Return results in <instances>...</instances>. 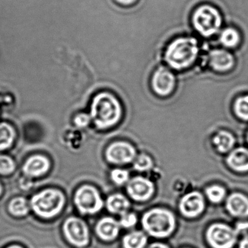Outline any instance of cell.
I'll return each instance as SVG.
<instances>
[{
  "instance_id": "cell-1",
  "label": "cell",
  "mask_w": 248,
  "mask_h": 248,
  "mask_svg": "<svg viewBox=\"0 0 248 248\" xmlns=\"http://www.w3.org/2000/svg\"><path fill=\"white\" fill-rule=\"evenodd\" d=\"M199 53L198 44L192 37H181L170 44L165 52V61L168 65L182 70L193 64Z\"/></svg>"
},
{
  "instance_id": "cell-2",
  "label": "cell",
  "mask_w": 248,
  "mask_h": 248,
  "mask_svg": "<svg viewBox=\"0 0 248 248\" xmlns=\"http://www.w3.org/2000/svg\"><path fill=\"white\" fill-rule=\"evenodd\" d=\"M121 114V106L114 95L102 93L94 98L91 117L97 127L101 129L111 127L118 122Z\"/></svg>"
},
{
  "instance_id": "cell-3",
  "label": "cell",
  "mask_w": 248,
  "mask_h": 248,
  "mask_svg": "<svg viewBox=\"0 0 248 248\" xmlns=\"http://www.w3.org/2000/svg\"><path fill=\"white\" fill-rule=\"evenodd\" d=\"M145 230L155 237H166L175 229V217L172 213L162 209L147 212L142 219Z\"/></svg>"
},
{
  "instance_id": "cell-4",
  "label": "cell",
  "mask_w": 248,
  "mask_h": 248,
  "mask_svg": "<svg viewBox=\"0 0 248 248\" xmlns=\"http://www.w3.org/2000/svg\"><path fill=\"white\" fill-rule=\"evenodd\" d=\"M63 203L64 197L60 191L47 189L34 196L31 199V205L39 216L51 217L61 211Z\"/></svg>"
},
{
  "instance_id": "cell-5",
  "label": "cell",
  "mask_w": 248,
  "mask_h": 248,
  "mask_svg": "<svg viewBox=\"0 0 248 248\" xmlns=\"http://www.w3.org/2000/svg\"><path fill=\"white\" fill-rule=\"evenodd\" d=\"M193 24L202 35L210 37L216 34L222 24L221 16L217 9L210 5H202L196 10Z\"/></svg>"
},
{
  "instance_id": "cell-6",
  "label": "cell",
  "mask_w": 248,
  "mask_h": 248,
  "mask_svg": "<svg viewBox=\"0 0 248 248\" xmlns=\"http://www.w3.org/2000/svg\"><path fill=\"white\" fill-rule=\"evenodd\" d=\"M75 203L82 213L94 214L103 207V201L98 191L93 187L84 186L77 191Z\"/></svg>"
},
{
  "instance_id": "cell-7",
  "label": "cell",
  "mask_w": 248,
  "mask_h": 248,
  "mask_svg": "<svg viewBox=\"0 0 248 248\" xmlns=\"http://www.w3.org/2000/svg\"><path fill=\"white\" fill-rule=\"evenodd\" d=\"M207 239L213 248H232L236 240V232L224 224L212 225L207 232Z\"/></svg>"
},
{
  "instance_id": "cell-8",
  "label": "cell",
  "mask_w": 248,
  "mask_h": 248,
  "mask_svg": "<svg viewBox=\"0 0 248 248\" xmlns=\"http://www.w3.org/2000/svg\"><path fill=\"white\" fill-rule=\"evenodd\" d=\"M64 234L72 245L78 248L86 246L89 242V233L85 223L80 219L70 217L65 222Z\"/></svg>"
},
{
  "instance_id": "cell-9",
  "label": "cell",
  "mask_w": 248,
  "mask_h": 248,
  "mask_svg": "<svg viewBox=\"0 0 248 248\" xmlns=\"http://www.w3.org/2000/svg\"><path fill=\"white\" fill-rule=\"evenodd\" d=\"M175 85V79L173 74L165 67L159 68L152 78L154 91L163 96L171 93Z\"/></svg>"
},
{
  "instance_id": "cell-10",
  "label": "cell",
  "mask_w": 248,
  "mask_h": 248,
  "mask_svg": "<svg viewBox=\"0 0 248 248\" xmlns=\"http://www.w3.org/2000/svg\"><path fill=\"white\" fill-rule=\"evenodd\" d=\"M136 151L131 145L124 142L113 143L107 151V159L114 164H125L134 159Z\"/></svg>"
},
{
  "instance_id": "cell-11",
  "label": "cell",
  "mask_w": 248,
  "mask_h": 248,
  "mask_svg": "<svg viewBox=\"0 0 248 248\" xmlns=\"http://www.w3.org/2000/svg\"><path fill=\"white\" fill-rule=\"evenodd\" d=\"M127 189L132 198L139 201H144L153 194L154 186L149 180L142 177H136L129 182Z\"/></svg>"
},
{
  "instance_id": "cell-12",
  "label": "cell",
  "mask_w": 248,
  "mask_h": 248,
  "mask_svg": "<svg viewBox=\"0 0 248 248\" xmlns=\"http://www.w3.org/2000/svg\"><path fill=\"white\" fill-rule=\"evenodd\" d=\"M204 207V199L197 191L184 196L180 202V210L187 217H196L203 211Z\"/></svg>"
},
{
  "instance_id": "cell-13",
  "label": "cell",
  "mask_w": 248,
  "mask_h": 248,
  "mask_svg": "<svg viewBox=\"0 0 248 248\" xmlns=\"http://www.w3.org/2000/svg\"><path fill=\"white\" fill-rule=\"evenodd\" d=\"M233 58L224 50H215L210 55V66L218 72H226L233 66Z\"/></svg>"
},
{
  "instance_id": "cell-14",
  "label": "cell",
  "mask_w": 248,
  "mask_h": 248,
  "mask_svg": "<svg viewBox=\"0 0 248 248\" xmlns=\"http://www.w3.org/2000/svg\"><path fill=\"white\" fill-rule=\"evenodd\" d=\"M226 207L231 214L236 217L248 216V199L242 194L235 193L228 198Z\"/></svg>"
},
{
  "instance_id": "cell-15",
  "label": "cell",
  "mask_w": 248,
  "mask_h": 248,
  "mask_svg": "<svg viewBox=\"0 0 248 248\" xmlns=\"http://www.w3.org/2000/svg\"><path fill=\"white\" fill-rule=\"evenodd\" d=\"M120 226L111 217H105L98 222L96 232L98 236L104 240H112L118 235Z\"/></svg>"
},
{
  "instance_id": "cell-16",
  "label": "cell",
  "mask_w": 248,
  "mask_h": 248,
  "mask_svg": "<svg viewBox=\"0 0 248 248\" xmlns=\"http://www.w3.org/2000/svg\"><path fill=\"white\" fill-rule=\"evenodd\" d=\"M49 167L50 163L44 156H32L26 162L24 166V171L27 175L39 176L47 172Z\"/></svg>"
},
{
  "instance_id": "cell-17",
  "label": "cell",
  "mask_w": 248,
  "mask_h": 248,
  "mask_svg": "<svg viewBox=\"0 0 248 248\" xmlns=\"http://www.w3.org/2000/svg\"><path fill=\"white\" fill-rule=\"evenodd\" d=\"M227 162L231 168L235 170H248V150L244 148L235 149L229 155Z\"/></svg>"
},
{
  "instance_id": "cell-18",
  "label": "cell",
  "mask_w": 248,
  "mask_h": 248,
  "mask_svg": "<svg viewBox=\"0 0 248 248\" xmlns=\"http://www.w3.org/2000/svg\"><path fill=\"white\" fill-rule=\"evenodd\" d=\"M128 207V200L121 194H114L107 200V207L111 213L124 214Z\"/></svg>"
},
{
  "instance_id": "cell-19",
  "label": "cell",
  "mask_w": 248,
  "mask_h": 248,
  "mask_svg": "<svg viewBox=\"0 0 248 248\" xmlns=\"http://www.w3.org/2000/svg\"><path fill=\"white\" fill-rule=\"evenodd\" d=\"M147 242L144 233L140 232H132L123 239L124 248H143Z\"/></svg>"
},
{
  "instance_id": "cell-20",
  "label": "cell",
  "mask_w": 248,
  "mask_h": 248,
  "mask_svg": "<svg viewBox=\"0 0 248 248\" xmlns=\"http://www.w3.org/2000/svg\"><path fill=\"white\" fill-rule=\"evenodd\" d=\"M214 143L219 152H226L233 146L234 139L230 133L220 132L214 138Z\"/></svg>"
},
{
  "instance_id": "cell-21",
  "label": "cell",
  "mask_w": 248,
  "mask_h": 248,
  "mask_svg": "<svg viewBox=\"0 0 248 248\" xmlns=\"http://www.w3.org/2000/svg\"><path fill=\"white\" fill-rule=\"evenodd\" d=\"M14 139V131L12 127L5 123L0 124V150L10 147Z\"/></svg>"
},
{
  "instance_id": "cell-22",
  "label": "cell",
  "mask_w": 248,
  "mask_h": 248,
  "mask_svg": "<svg viewBox=\"0 0 248 248\" xmlns=\"http://www.w3.org/2000/svg\"><path fill=\"white\" fill-rule=\"evenodd\" d=\"M220 43L227 47H233L239 43V34L236 30L228 28L220 35Z\"/></svg>"
},
{
  "instance_id": "cell-23",
  "label": "cell",
  "mask_w": 248,
  "mask_h": 248,
  "mask_svg": "<svg viewBox=\"0 0 248 248\" xmlns=\"http://www.w3.org/2000/svg\"><path fill=\"white\" fill-rule=\"evenodd\" d=\"M9 210L14 216H22L28 213L27 201L24 198L18 197L12 200L9 205Z\"/></svg>"
},
{
  "instance_id": "cell-24",
  "label": "cell",
  "mask_w": 248,
  "mask_h": 248,
  "mask_svg": "<svg viewBox=\"0 0 248 248\" xmlns=\"http://www.w3.org/2000/svg\"><path fill=\"white\" fill-rule=\"evenodd\" d=\"M235 112L238 117L248 120V95L238 98L235 102Z\"/></svg>"
},
{
  "instance_id": "cell-25",
  "label": "cell",
  "mask_w": 248,
  "mask_h": 248,
  "mask_svg": "<svg viewBox=\"0 0 248 248\" xmlns=\"http://www.w3.org/2000/svg\"><path fill=\"white\" fill-rule=\"evenodd\" d=\"M206 194L210 201L213 202H220L226 194V191L224 188L218 186H213L209 187L206 190Z\"/></svg>"
},
{
  "instance_id": "cell-26",
  "label": "cell",
  "mask_w": 248,
  "mask_h": 248,
  "mask_svg": "<svg viewBox=\"0 0 248 248\" xmlns=\"http://www.w3.org/2000/svg\"><path fill=\"white\" fill-rule=\"evenodd\" d=\"M15 169V164L12 159L6 156H0V173L8 175Z\"/></svg>"
},
{
  "instance_id": "cell-27",
  "label": "cell",
  "mask_w": 248,
  "mask_h": 248,
  "mask_svg": "<svg viewBox=\"0 0 248 248\" xmlns=\"http://www.w3.org/2000/svg\"><path fill=\"white\" fill-rule=\"evenodd\" d=\"M152 159L149 156L144 155L139 156L134 162L135 169L137 170H147L149 168H152Z\"/></svg>"
},
{
  "instance_id": "cell-28",
  "label": "cell",
  "mask_w": 248,
  "mask_h": 248,
  "mask_svg": "<svg viewBox=\"0 0 248 248\" xmlns=\"http://www.w3.org/2000/svg\"><path fill=\"white\" fill-rule=\"evenodd\" d=\"M111 176L114 183L118 185H123L128 180L129 174L127 171L116 169L111 172Z\"/></svg>"
},
{
  "instance_id": "cell-29",
  "label": "cell",
  "mask_w": 248,
  "mask_h": 248,
  "mask_svg": "<svg viewBox=\"0 0 248 248\" xmlns=\"http://www.w3.org/2000/svg\"><path fill=\"white\" fill-rule=\"evenodd\" d=\"M137 222L136 216L133 213H124L122 215L120 224L124 228H130L134 226Z\"/></svg>"
},
{
  "instance_id": "cell-30",
  "label": "cell",
  "mask_w": 248,
  "mask_h": 248,
  "mask_svg": "<svg viewBox=\"0 0 248 248\" xmlns=\"http://www.w3.org/2000/svg\"><path fill=\"white\" fill-rule=\"evenodd\" d=\"M90 120V116L85 114H79L75 118V124L79 127H85L89 123Z\"/></svg>"
},
{
  "instance_id": "cell-31",
  "label": "cell",
  "mask_w": 248,
  "mask_h": 248,
  "mask_svg": "<svg viewBox=\"0 0 248 248\" xmlns=\"http://www.w3.org/2000/svg\"><path fill=\"white\" fill-rule=\"evenodd\" d=\"M239 248H248V235L241 241Z\"/></svg>"
},
{
  "instance_id": "cell-32",
  "label": "cell",
  "mask_w": 248,
  "mask_h": 248,
  "mask_svg": "<svg viewBox=\"0 0 248 248\" xmlns=\"http://www.w3.org/2000/svg\"><path fill=\"white\" fill-rule=\"evenodd\" d=\"M119 3L123 4L124 5H129L136 2V0H117Z\"/></svg>"
},
{
  "instance_id": "cell-33",
  "label": "cell",
  "mask_w": 248,
  "mask_h": 248,
  "mask_svg": "<svg viewBox=\"0 0 248 248\" xmlns=\"http://www.w3.org/2000/svg\"><path fill=\"white\" fill-rule=\"evenodd\" d=\"M148 248H169L167 245L161 243H155L151 245Z\"/></svg>"
},
{
  "instance_id": "cell-34",
  "label": "cell",
  "mask_w": 248,
  "mask_h": 248,
  "mask_svg": "<svg viewBox=\"0 0 248 248\" xmlns=\"http://www.w3.org/2000/svg\"><path fill=\"white\" fill-rule=\"evenodd\" d=\"M248 229V223H239L237 225V230H245Z\"/></svg>"
},
{
  "instance_id": "cell-35",
  "label": "cell",
  "mask_w": 248,
  "mask_h": 248,
  "mask_svg": "<svg viewBox=\"0 0 248 248\" xmlns=\"http://www.w3.org/2000/svg\"><path fill=\"white\" fill-rule=\"evenodd\" d=\"M23 248L22 247L20 246V245H11V246L8 247V248Z\"/></svg>"
},
{
  "instance_id": "cell-36",
  "label": "cell",
  "mask_w": 248,
  "mask_h": 248,
  "mask_svg": "<svg viewBox=\"0 0 248 248\" xmlns=\"http://www.w3.org/2000/svg\"><path fill=\"white\" fill-rule=\"evenodd\" d=\"M1 191H2V188H1V186H0V194H1Z\"/></svg>"
}]
</instances>
